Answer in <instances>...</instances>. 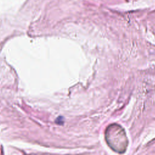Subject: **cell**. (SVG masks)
Returning a JSON list of instances; mask_svg holds the SVG:
<instances>
[{"label": "cell", "instance_id": "1", "mask_svg": "<svg viewBox=\"0 0 155 155\" xmlns=\"http://www.w3.org/2000/svg\"><path fill=\"white\" fill-rule=\"evenodd\" d=\"M105 138L109 146L118 153L125 151L128 140L123 128L117 124L110 125L105 131Z\"/></svg>", "mask_w": 155, "mask_h": 155}]
</instances>
